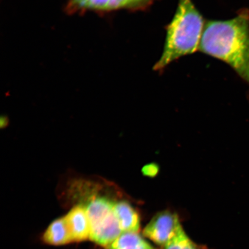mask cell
<instances>
[{
  "label": "cell",
  "mask_w": 249,
  "mask_h": 249,
  "mask_svg": "<svg viewBox=\"0 0 249 249\" xmlns=\"http://www.w3.org/2000/svg\"><path fill=\"white\" fill-rule=\"evenodd\" d=\"M199 51L230 65L249 86V10L235 18L205 23Z\"/></svg>",
  "instance_id": "1"
},
{
  "label": "cell",
  "mask_w": 249,
  "mask_h": 249,
  "mask_svg": "<svg viewBox=\"0 0 249 249\" xmlns=\"http://www.w3.org/2000/svg\"><path fill=\"white\" fill-rule=\"evenodd\" d=\"M205 23L192 0H179L175 15L166 29L160 60L154 67L161 71L178 58L198 51Z\"/></svg>",
  "instance_id": "2"
},
{
  "label": "cell",
  "mask_w": 249,
  "mask_h": 249,
  "mask_svg": "<svg viewBox=\"0 0 249 249\" xmlns=\"http://www.w3.org/2000/svg\"><path fill=\"white\" fill-rule=\"evenodd\" d=\"M181 227L176 213L165 211L152 218L143 230L142 234L155 244L163 247Z\"/></svg>",
  "instance_id": "3"
},
{
  "label": "cell",
  "mask_w": 249,
  "mask_h": 249,
  "mask_svg": "<svg viewBox=\"0 0 249 249\" xmlns=\"http://www.w3.org/2000/svg\"><path fill=\"white\" fill-rule=\"evenodd\" d=\"M114 202L107 198H93L85 207L90 232L107 225L114 216Z\"/></svg>",
  "instance_id": "4"
},
{
  "label": "cell",
  "mask_w": 249,
  "mask_h": 249,
  "mask_svg": "<svg viewBox=\"0 0 249 249\" xmlns=\"http://www.w3.org/2000/svg\"><path fill=\"white\" fill-rule=\"evenodd\" d=\"M64 218L73 242H83L89 239L90 226L85 207L77 205Z\"/></svg>",
  "instance_id": "5"
},
{
  "label": "cell",
  "mask_w": 249,
  "mask_h": 249,
  "mask_svg": "<svg viewBox=\"0 0 249 249\" xmlns=\"http://www.w3.org/2000/svg\"><path fill=\"white\" fill-rule=\"evenodd\" d=\"M114 211L123 232H139L140 217L131 205L125 201L115 202Z\"/></svg>",
  "instance_id": "6"
},
{
  "label": "cell",
  "mask_w": 249,
  "mask_h": 249,
  "mask_svg": "<svg viewBox=\"0 0 249 249\" xmlns=\"http://www.w3.org/2000/svg\"><path fill=\"white\" fill-rule=\"evenodd\" d=\"M43 241L47 244L55 246L73 242L64 217L56 219L49 225L43 233Z\"/></svg>",
  "instance_id": "7"
},
{
  "label": "cell",
  "mask_w": 249,
  "mask_h": 249,
  "mask_svg": "<svg viewBox=\"0 0 249 249\" xmlns=\"http://www.w3.org/2000/svg\"><path fill=\"white\" fill-rule=\"evenodd\" d=\"M107 249H157L139 232H123Z\"/></svg>",
  "instance_id": "8"
},
{
  "label": "cell",
  "mask_w": 249,
  "mask_h": 249,
  "mask_svg": "<svg viewBox=\"0 0 249 249\" xmlns=\"http://www.w3.org/2000/svg\"><path fill=\"white\" fill-rule=\"evenodd\" d=\"M162 248L163 249H198L194 242L186 234L182 226L173 238Z\"/></svg>",
  "instance_id": "9"
},
{
  "label": "cell",
  "mask_w": 249,
  "mask_h": 249,
  "mask_svg": "<svg viewBox=\"0 0 249 249\" xmlns=\"http://www.w3.org/2000/svg\"><path fill=\"white\" fill-rule=\"evenodd\" d=\"M158 171L157 166H154L153 164L148 165L147 166H145L143 169V172H144L145 175L148 176H153L157 174Z\"/></svg>",
  "instance_id": "10"
}]
</instances>
